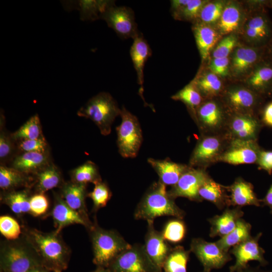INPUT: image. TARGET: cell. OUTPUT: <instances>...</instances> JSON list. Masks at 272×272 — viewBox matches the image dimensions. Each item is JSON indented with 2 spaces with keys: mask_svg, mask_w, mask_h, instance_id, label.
I'll use <instances>...</instances> for the list:
<instances>
[{
  "mask_svg": "<svg viewBox=\"0 0 272 272\" xmlns=\"http://www.w3.org/2000/svg\"><path fill=\"white\" fill-rule=\"evenodd\" d=\"M230 139L226 132L203 134L192 152L189 166L205 169L211 164L219 162Z\"/></svg>",
  "mask_w": 272,
  "mask_h": 272,
  "instance_id": "obj_6",
  "label": "cell"
},
{
  "mask_svg": "<svg viewBox=\"0 0 272 272\" xmlns=\"http://www.w3.org/2000/svg\"><path fill=\"white\" fill-rule=\"evenodd\" d=\"M100 18L122 39H133L140 33L134 12L129 7L116 6L113 2L102 13Z\"/></svg>",
  "mask_w": 272,
  "mask_h": 272,
  "instance_id": "obj_8",
  "label": "cell"
},
{
  "mask_svg": "<svg viewBox=\"0 0 272 272\" xmlns=\"http://www.w3.org/2000/svg\"><path fill=\"white\" fill-rule=\"evenodd\" d=\"M190 252L180 245L172 247L164 261L163 272H187Z\"/></svg>",
  "mask_w": 272,
  "mask_h": 272,
  "instance_id": "obj_36",
  "label": "cell"
},
{
  "mask_svg": "<svg viewBox=\"0 0 272 272\" xmlns=\"http://www.w3.org/2000/svg\"><path fill=\"white\" fill-rule=\"evenodd\" d=\"M237 43V38L233 34L220 40L212 53L213 58L228 57Z\"/></svg>",
  "mask_w": 272,
  "mask_h": 272,
  "instance_id": "obj_48",
  "label": "cell"
},
{
  "mask_svg": "<svg viewBox=\"0 0 272 272\" xmlns=\"http://www.w3.org/2000/svg\"><path fill=\"white\" fill-rule=\"evenodd\" d=\"M249 88L264 97L272 90V60L268 57L258 63L246 79Z\"/></svg>",
  "mask_w": 272,
  "mask_h": 272,
  "instance_id": "obj_21",
  "label": "cell"
},
{
  "mask_svg": "<svg viewBox=\"0 0 272 272\" xmlns=\"http://www.w3.org/2000/svg\"><path fill=\"white\" fill-rule=\"evenodd\" d=\"M230 114H227L218 102H202L196 110L194 118L203 134L226 132Z\"/></svg>",
  "mask_w": 272,
  "mask_h": 272,
  "instance_id": "obj_9",
  "label": "cell"
},
{
  "mask_svg": "<svg viewBox=\"0 0 272 272\" xmlns=\"http://www.w3.org/2000/svg\"><path fill=\"white\" fill-rule=\"evenodd\" d=\"M165 216L183 219L185 212L176 204L166 186L158 181L153 183L144 194L135 208L134 218L148 222Z\"/></svg>",
  "mask_w": 272,
  "mask_h": 272,
  "instance_id": "obj_2",
  "label": "cell"
},
{
  "mask_svg": "<svg viewBox=\"0 0 272 272\" xmlns=\"http://www.w3.org/2000/svg\"><path fill=\"white\" fill-rule=\"evenodd\" d=\"M192 30L201 59L206 60L219 40V33L209 25L200 22L194 24Z\"/></svg>",
  "mask_w": 272,
  "mask_h": 272,
  "instance_id": "obj_29",
  "label": "cell"
},
{
  "mask_svg": "<svg viewBox=\"0 0 272 272\" xmlns=\"http://www.w3.org/2000/svg\"><path fill=\"white\" fill-rule=\"evenodd\" d=\"M147 223L144 248L158 272H163L164 261L172 247L164 239L162 232L155 229L154 221H148Z\"/></svg>",
  "mask_w": 272,
  "mask_h": 272,
  "instance_id": "obj_18",
  "label": "cell"
},
{
  "mask_svg": "<svg viewBox=\"0 0 272 272\" xmlns=\"http://www.w3.org/2000/svg\"><path fill=\"white\" fill-rule=\"evenodd\" d=\"M91 272H113L109 267H97L96 269Z\"/></svg>",
  "mask_w": 272,
  "mask_h": 272,
  "instance_id": "obj_57",
  "label": "cell"
},
{
  "mask_svg": "<svg viewBox=\"0 0 272 272\" xmlns=\"http://www.w3.org/2000/svg\"><path fill=\"white\" fill-rule=\"evenodd\" d=\"M148 162L158 174L159 181L167 185L173 186L189 166L177 163L169 159L157 160L149 158Z\"/></svg>",
  "mask_w": 272,
  "mask_h": 272,
  "instance_id": "obj_25",
  "label": "cell"
},
{
  "mask_svg": "<svg viewBox=\"0 0 272 272\" xmlns=\"http://www.w3.org/2000/svg\"><path fill=\"white\" fill-rule=\"evenodd\" d=\"M29 272H52L43 266H40L35 268Z\"/></svg>",
  "mask_w": 272,
  "mask_h": 272,
  "instance_id": "obj_55",
  "label": "cell"
},
{
  "mask_svg": "<svg viewBox=\"0 0 272 272\" xmlns=\"http://www.w3.org/2000/svg\"><path fill=\"white\" fill-rule=\"evenodd\" d=\"M163 237L167 241L173 243L181 242L186 232V225L182 219L176 218L168 221L161 231Z\"/></svg>",
  "mask_w": 272,
  "mask_h": 272,
  "instance_id": "obj_42",
  "label": "cell"
},
{
  "mask_svg": "<svg viewBox=\"0 0 272 272\" xmlns=\"http://www.w3.org/2000/svg\"><path fill=\"white\" fill-rule=\"evenodd\" d=\"M189 250L196 256L204 270L220 269L232 259L231 253L221 248L216 242H208L201 238H194Z\"/></svg>",
  "mask_w": 272,
  "mask_h": 272,
  "instance_id": "obj_10",
  "label": "cell"
},
{
  "mask_svg": "<svg viewBox=\"0 0 272 272\" xmlns=\"http://www.w3.org/2000/svg\"><path fill=\"white\" fill-rule=\"evenodd\" d=\"M242 13L240 8L231 3L225 6L218 22L219 32L223 35L232 34L239 27Z\"/></svg>",
  "mask_w": 272,
  "mask_h": 272,
  "instance_id": "obj_35",
  "label": "cell"
},
{
  "mask_svg": "<svg viewBox=\"0 0 272 272\" xmlns=\"http://www.w3.org/2000/svg\"><path fill=\"white\" fill-rule=\"evenodd\" d=\"M36 175L35 189L37 193L45 192L62 185L61 174L58 168L53 164H49Z\"/></svg>",
  "mask_w": 272,
  "mask_h": 272,
  "instance_id": "obj_33",
  "label": "cell"
},
{
  "mask_svg": "<svg viewBox=\"0 0 272 272\" xmlns=\"http://www.w3.org/2000/svg\"><path fill=\"white\" fill-rule=\"evenodd\" d=\"M121 109L112 96L107 92H100L91 98L78 111V115L92 120L103 135L109 134L115 118Z\"/></svg>",
  "mask_w": 272,
  "mask_h": 272,
  "instance_id": "obj_5",
  "label": "cell"
},
{
  "mask_svg": "<svg viewBox=\"0 0 272 272\" xmlns=\"http://www.w3.org/2000/svg\"><path fill=\"white\" fill-rule=\"evenodd\" d=\"M113 1H81L78 6L82 20H96L100 16L106 8Z\"/></svg>",
  "mask_w": 272,
  "mask_h": 272,
  "instance_id": "obj_41",
  "label": "cell"
},
{
  "mask_svg": "<svg viewBox=\"0 0 272 272\" xmlns=\"http://www.w3.org/2000/svg\"><path fill=\"white\" fill-rule=\"evenodd\" d=\"M133 39L130 55L137 74L138 83L140 86V93L142 96L144 90V67L146 61L152 55V51L142 33H140Z\"/></svg>",
  "mask_w": 272,
  "mask_h": 272,
  "instance_id": "obj_26",
  "label": "cell"
},
{
  "mask_svg": "<svg viewBox=\"0 0 272 272\" xmlns=\"http://www.w3.org/2000/svg\"><path fill=\"white\" fill-rule=\"evenodd\" d=\"M266 48L267 57L272 60V39L266 46Z\"/></svg>",
  "mask_w": 272,
  "mask_h": 272,
  "instance_id": "obj_56",
  "label": "cell"
},
{
  "mask_svg": "<svg viewBox=\"0 0 272 272\" xmlns=\"http://www.w3.org/2000/svg\"><path fill=\"white\" fill-rule=\"evenodd\" d=\"M264 98L250 88L243 87H231L224 93V100L230 114L256 115L254 110L261 106Z\"/></svg>",
  "mask_w": 272,
  "mask_h": 272,
  "instance_id": "obj_12",
  "label": "cell"
},
{
  "mask_svg": "<svg viewBox=\"0 0 272 272\" xmlns=\"http://www.w3.org/2000/svg\"><path fill=\"white\" fill-rule=\"evenodd\" d=\"M97 267H108L123 252L131 246L116 231L100 227L97 222L88 230Z\"/></svg>",
  "mask_w": 272,
  "mask_h": 272,
  "instance_id": "obj_4",
  "label": "cell"
},
{
  "mask_svg": "<svg viewBox=\"0 0 272 272\" xmlns=\"http://www.w3.org/2000/svg\"><path fill=\"white\" fill-rule=\"evenodd\" d=\"M209 67L211 72L219 77H226L230 71V59L228 57L213 58Z\"/></svg>",
  "mask_w": 272,
  "mask_h": 272,
  "instance_id": "obj_50",
  "label": "cell"
},
{
  "mask_svg": "<svg viewBox=\"0 0 272 272\" xmlns=\"http://www.w3.org/2000/svg\"><path fill=\"white\" fill-rule=\"evenodd\" d=\"M227 192L228 186L216 182L210 177L199 188L198 194L202 200L210 201L218 209L222 210L230 207Z\"/></svg>",
  "mask_w": 272,
  "mask_h": 272,
  "instance_id": "obj_28",
  "label": "cell"
},
{
  "mask_svg": "<svg viewBox=\"0 0 272 272\" xmlns=\"http://www.w3.org/2000/svg\"><path fill=\"white\" fill-rule=\"evenodd\" d=\"M261 150L257 141L231 139L219 162L234 165L256 163Z\"/></svg>",
  "mask_w": 272,
  "mask_h": 272,
  "instance_id": "obj_14",
  "label": "cell"
},
{
  "mask_svg": "<svg viewBox=\"0 0 272 272\" xmlns=\"http://www.w3.org/2000/svg\"><path fill=\"white\" fill-rule=\"evenodd\" d=\"M108 267L113 272H158L141 244L131 245Z\"/></svg>",
  "mask_w": 272,
  "mask_h": 272,
  "instance_id": "obj_11",
  "label": "cell"
},
{
  "mask_svg": "<svg viewBox=\"0 0 272 272\" xmlns=\"http://www.w3.org/2000/svg\"><path fill=\"white\" fill-rule=\"evenodd\" d=\"M40 266V258L23 235L15 240L1 242L0 272H29Z\"/></svg>",
  "mask_w": 272,
  "mask_h": 272,
  "instance_id": "obj_3",
  "label": "cell"
},
{
  "mask_svg": "<svg viewBox=\"0 0 272 272\" xmlns=\"http://www.w3.org/2000/svg\"><path fill=\"white\" fill-rule=\"evenodd\" d=\"M263 124L257 116L230 114L226 132L230 139L257 141Z\"/></svg>",
  "mask_w": 272,
  "mask_h": 272,
  "instance_id": "obj_17",
  "label": "cell"
},
{
  "mask_svg": "<svg viewBox=\"0 0 272 272\" xmlns=\"http://www.w3.org/2000/svg\"><path fill=\"white\" fill-rule=\"evenodd\" d=\"M15 141L21 140H35L43 138L39 116L31 117L17 130L11 134Z\"/></svg>",
  "mask_w": 272,
  "mask_h": 272,
  "instance_id": "obj_40",
  "label": "cell"
},
{
  "mask_svg": "<svg viewBox=\"0 0 272 272\" xmlns=\"http://www.w3.org/2000/svg\"><path fill=\"white\" fill-rule=\"evenodd\" d=\"M33 181L29 175L12 167L0 166V188L3 191L15 190L21 187L30 186Z\"/></svg>",
  "mask_w": 272,
  "mask_h": 272,
  "instance_id": "obj_31",
  "label": "cell"
},
{
  "mask_svg": "<svg viewBox=\"0 0 272 272\" xmlns=\"http://www.w3.org/2000/svg\"><path fill=\"white\" fill-rule=\"evenodd\" d=\"M268 97L272 98V90H271V91L270 92V93H269V95H268Z\"/></svg>",
  "mask_w": 272,
  "mask_h": 272,
  "instance_id": "obj_58",
  "label": "cell"
},
{
  "mask_svg": "<svg viewBox=\"0 0 272 272\" xmlns=\"http://www.w3.org/2000/svg\"><path fill=\"white\" fill-rule=\"evenodd\" d=\"M260 119L263 125L272 127V100L261 109Z\"/></svg>",
  "mask_w": 272,
  "mask_h": 272,
  "instance_id": "obj_52",
  "label": "cell"
},
{
  "mask_svg": "<svg viewBox=\"0 0 272 272\" xmlns=\"http://www.w3.org/2000/svg\"><path fill=\"white\" fill-rule=\"evenodd\" d=\"M93 190L87 196L93 201L94 212L105 207L112 196V192L107 184L101 181L94 184Z\"/></svg>",
  "mask_w": 272,
  "mask_h": 272,
  "instance_id": "obj_43",
  "label": "cell"
},
{
  "mask_svg": "<svg viewBox=\"0 0 272 272\" xmlns=\"http://www.w3.org/2000/svg\"><path fill=\"white\" fill-rule=\"evenodd\" d=\"M171 98L183 102L191 111L194 117L196 109L202 103L203 97L192 81Z\"/></svg>",
  "mask_w": 272,
  "mask_h": 272,
  "instance_id": "obj_39",
  "label": "cell"
},
{
  "mask_svg": "<svg viewBox=\"0 0 272 272\" xmlns=\"http://www.w3.org/2000/svg\"><path fill=\"white\" fill-rule=\"evenodd\" d=\"M30 195L28 189L17 191H3L1 194V201L7 205L17 216L30 213Z\"/></svg>",
  "mask_w": 272,
  "mask_h": 272,
  "instance_id": "obj_32",
  "label": "cell"
},
{
  "mask_svg": "<svg viewBox=\"0 0 272 272\" xmlns=\"http://www.w3.org/2000/svg\"><path fill=\"white\" fill-rule=\"evenodd\" d=\"M262 233L260 232L255 236H251L243 242L232 247L230 253L235 257V263L229 267L230 272H237L249 264L250 261H256L261 266H265L268 262L265 259L264 250L258 243Z\"/></svg>",
  "mask_w": 272,
  "mask_h": 272,
  "instance_id": "obj_13",
  "label": "cell"
},
{
  "mask_svg": "<svg viewBox=\"0 0 272 272\" xmlns=\"http://www.w3.org/2000/svg\"><path fill=\"white\" fill-rule=\"evenodd\" d=\"M1 118V132H0V161L1 164L4 165V164L8 162L13 158L16 147L11 134L5 130L3 126V118Z\"/></svg>",
  "mask_w": 272,
  "mask_h": 272,
  "instance_id": "obj_44",
  "label": "cell"
},
{
  "mask_svg": "<svg viewBox=\"0 0 272 272\" xmlns=\"http://www.w3.org/2000/svg\"><path fill=\"white\" fill-rule=\"evenodd\" d=\"M71 176L72 181L86 185L88 183L95 184L102 181L97 166L90 161L72 170Z\"/></svg>",
  "mask_w": 272,
  "mask_h": 272,
  "instance_id": "obj_38",
  "label": "cell"
},
{
  "mask_svg": "<svg viewBox=\"0 0 272 272\" xmlns=\"http://www.w3.org/2000/svg\"><path fill=\"white\" fill-rule=\"evenodd\" d=\"M16 142L18 149L23 153H47V144L44 137L35 140H21Z\"/></svg>",
  "mask_w": 272,
  "mask_h": 272,
  "instance_id": "obj_49",
  "label": "cell"
},
{
  "mask_svg": "<svg viewBox=\"0 0 272 272\" xmlns=\"http://www.w3.org/2000/svg\"><path fill=\"white\" fill-rule=\"evenodd\" d=\"M50 164L47 153L24 152L15 158L12 167L30 175L36 174Z\"/></svg>",
  "mask_w": 272,
  "mask_h": 272,
  "instance_id": "obj_27",
  "label": "cell"
},
{
  "mask_svg": "<svg viewBox=\"0 0 272 272\" xmlns=\"http://www.w3.org/2000/svg\"><path fill=\"white\" fill-rule=\"evenodd\" d=\"M259 265L256 267H252L248 265L244 268L237 272H272V270L263 269Z\"/></svg>",
  "mask_w": 272,
  "mask_h": 272,
  "instance_id": "obj_54",
  "label": "cell"
},
{
  "mask_svg": "<svg viewBox=\"0 0 272 272\" xmlns=\"http://www.w3.org/2000/svg\"><path fill=\"white\" fill-rule=\"evenodd\" d=\"M222 1L206 3L202 8L198 18L200 22L209 25L219 21L225 7Z\"/></svg>",
  "mask_w": 272,
  "mask_h": 272,
  "instance_id": "obj_45",
  "label": "cell"
},
{
  "mask_svg": "<svg viewBox=\"0 0 272 272\" xmlns=\"http://www.w3.org/2000/svg\"><path fill=\"white\" fill-rule=\"evenodd\" d=\"M30 214L34 217H41L48 211L49 202L44 193H37L30 198Z\"/></svg>",
  "mask_w": 272,
  "mask_h": 272,
  "instance_id": "obj_47",
  "label": "cell"
},
{
  "mask_svg": "<svg viewBox=\"0 0 272 272\" xmlns=\"http://www.w3.org/2000/svg\"><path fill=\"white\" fill-rule=\"evenodd\" d=\"M0 232L8 240L18 239L22 234L21 227L17 221L8 215L0 217Z\"/></svg>",
  "mask_w": 272,
  "mask_h": 272,
  "instance_id": "obj_46",
  "label": "cell"
},
{
  "mask_svg": "<svg viewBox=\"0 0 272 272\" xmlns=\"http://www.w3.org/2000/svg\"><path fill=\"white\" fill-rule=\"evenodd\" d=\"M258 169L272 174V151L261 150L259 153L256 163Z\"/></svg>",
  "mask_w": 272,
  "mask_h": 272,
  "instance_id": "obj_51",
  "label": "cell"
},
{
  "mask_svg": "<svg viewBox=\"0 0 272 272\" xmlns=\"http://www.w3.org/2000/svg\"><path fill=\"white\" fill-rule=\"evenodd\" d=\"M244 215L240 207L226 208L220 215L208 219L211 225L209 236L211 238H221L231 232L236 226L239 219Z\"/></svg>",
  "mask_w": 272,
  "mask_h": 272,
  "instance_id": "obj_23",
  "label": "cell"
},
{
  "mask_svg": "<svg viewBox=\"0 0 272 272\" xmlns=\"http://www.w3.org/2000/svg\"><path fill=\"white\" fill-rule=\"evenodd\" d=\"M209 177L205 169L189 166L168 193L175 199L183 197L192 201H201L202 200L198 194L199 189Z\"/></svg>",
  "mask_w": 272,
  "mask_h": 272,
  "instance_id": "obj_15",
  "label": "cell"
},
{
  "mask_svg": "<svg viewBox=\"0 0 272 272\" xmlns=\"http://www.w3.org/2000/svg\"><path fill=\"white\" fill-rule=\"evenodd\" d=\"M59 194L70 208L79 213L87 221L91 222L85 202L88 194L87 185L72 181L63 183L60 186Z\"/></svg>",
  "mask_w": 272,
  "mask_h": 272,
  "instance_id": "obj_22",
  "label": "cell"
},
{
  "mask_svg": "<svg viewBox=\"0 0 272 272\" xmlns=\"http://www.w3.org/2000/svg\"><path fill=\"white\" fill-rule=\"evenodd\" d=\"M243 33L253 47L267 46L272 39V23L266 12L258 10L246 21Z\"/></svg>",
  "mask_w": 272,
  "mask_h": 272,
  "instance_id": "obj_16",
  "label": "cell"
},
{
  "mask_svg": "<svg viewBox=\"0 0 272 272\" xmlns=\"http://www.w3.org/2000/svg\"><path fill=\"white\" fill-rule=\"evenodd\" d=\"M251 225L241 218L236 227L229 234L221 237L216 242L223 250L229 251V249L249 238L251 235Z\"/></svg>",
  "mask_w": 272,
  "mask_h": 272,
  "instance_id": "obj_34",
  "label": "cell"
},
{
  "mask_svg": "<svg viewBox=\"0 0 272 272\" xmlns=\"http://www.w3.org/2000/svg\"><path fill=\"white\" fill-rule=\"evenodd\" d=\"M261 206H267L272 214V184L268 188L265 196L261 199Z\"/></svg>",
  "mask_w": 272,
  "mask_h": 272,
  "instance_id": "obj_53",
  "label": "cell"
},
{
  "mask_svg": "<svg viewBox=\"0 0 272 272\" xmlns=\"http://www.w3.org/2000/svg\"><path fill=\"white\" fill-rule=\"evenodd\" d=\"M52 272H62V271H53Z\"/></svg>",
  "mask_w": 272,
  "mask_h": 272,
  "instance_id": "obj_60",
  "label": "cell"
},
{
  "mask_svg": "<svg viewBox=\"0 0 272 272\" xmlns=\"http://www.w3.org/2000/svg\"><path fill=\"white\" fill-rule=\"evenodd\" d=\"M120 115L121 122L116 128L119 153L123 158H135L143 142L140 123L137 117L124 107L121 109Z\"/></svg>",
  "mask_w": 272,
  "mask_h": 272,
  "instance_id": "obj_7",
  "label": "cell"
},
{
  "mask_svg": "<svg viewBox=\"0 0 272 272\" xmlns=\"http://www.w3.org/2000/svg\"><path fill=\"white\" fill-rule=\"evenodd\" d=\"M56 229L55 232L60 234L65 227L73 224H80L89 230L94 223L87 221L79 213L70 208L59 193L54 195V203L51 212Z\"/></svg>",
  "mask_w": 272,
  "mask_h": 272,
  "instance_id": "obj_20",
  "label": "cell"
},
{
  "mask_svg": "<svg viewBox=\"0 0 272 272\" xmlns=\"http://www.w3.org/2000/svg\"><path fill=\"white\" fill-rule=\"evenodd\" d=\"M192 82L202 97H216L221 93L223 89L221 80L218 76L211 72L197 76Z\"/></svg>",
  "mask_w": 272,
  "mask_h": 272,
  "instance_id": "obj_37",
  "label": "cell"
},
{
  "mask_svg": "<svg viewBox=\"0 0 272 272\" xmlns=\"http://www.w3.org/2000/svg\"><path fill=\"white\" fill-rule=\"evenodd\" d=\"M267 57L266 47L240 46L236 48L230 61V71L235 76H241L252 70Z\"/></svg>",
  "mask_w": 272,
  "mask_h": 272,
  "instance_id": "obj_19",
  "label": "cell"
},
{
  "mask_svg": "<svg viewBox=\"0 0 272 272\" xmlns=\"http://www.w3.org/2000/svg\"><path fill=\"white\" fill-rule=\"evenodd\" d=\"M202 0H173L171 1V11L174 19L193 21L196 20L206 3Z\"/></svg>",
  "mask_w": 272,
  "mask_h": 272,
  "instance_id": "obj_30",
  "label": "cell"
},
{
  "mask_svg": "<svg viewBox=\"0 0 272 272\" xmlns=\"http://www.w3.org/2000/svg\"><path fill=\"white\" fill-rule=\"evenodd\" d=\"M230 192L229 206L242 207L246 206H261V199L258 198L254 191V187L249 182L242 178H237L228 186Z\"/></svg>",
  "mask_w": 272,
  "mask_h": 272,
  "instance_id": "obj_24",
  "label": "cell"
},
{
  "mask_svg": "<svg viewBox=\"0 0 272 272\" xmlns=\"http://www.w3.org/2000/svg\"><path fill=\"white\" fill-rule=\"evenodd\" d=\"M200 272H210V271H206V270H203L202 271H201Z\"/></svg>",
  "mask_w": 272,
  "mask_h": 272,
  "instance_id": "obj_59",
  "label": "cell"
},
{
  "mask_svg": "<svg viewBox=\"0 0 272 272\" xmlns=\"http://www.w3.org/2000/svg\"><path fill=\"white\" fill-rule=\"evenodd\" d=\"M23 235L35 250L43 266L51 271H62L67 268L71 250L59 234L55 231L44 232L35 228H26Z\"/></svg>",
  "mask_w": 272,
  "mask_h": 272,
  "instance_id": "obj_1",
  "label": "cell"
}]
</instances>
